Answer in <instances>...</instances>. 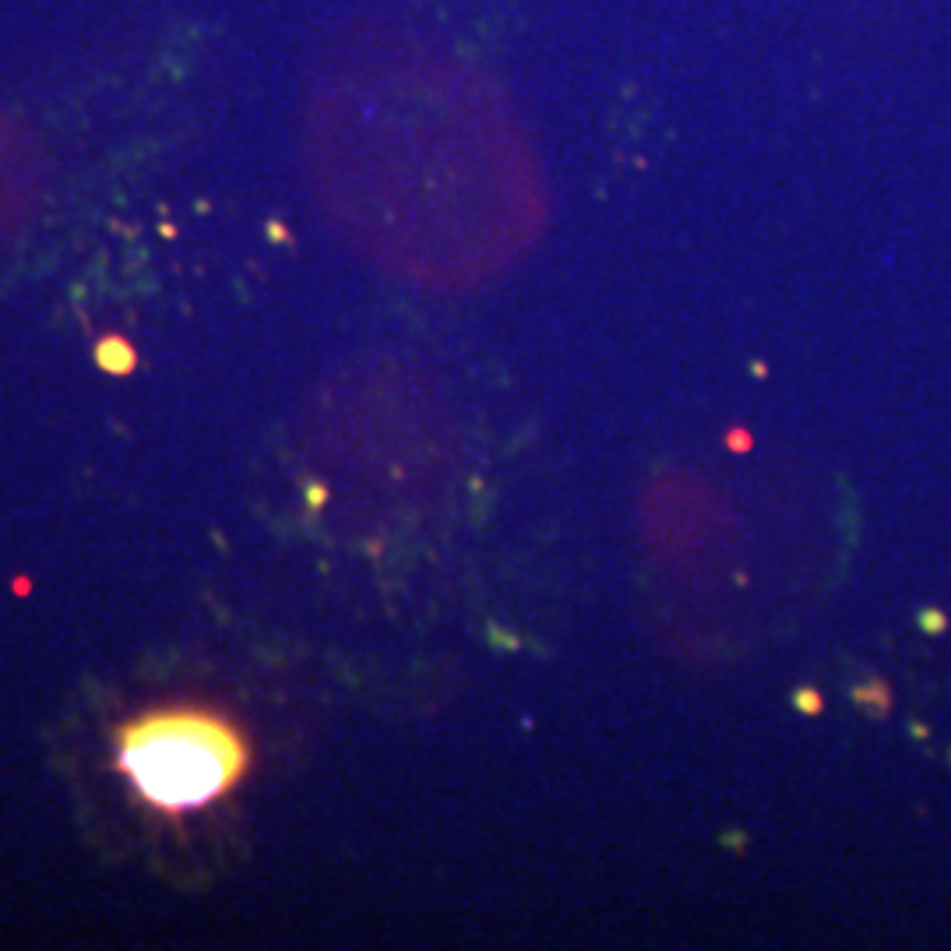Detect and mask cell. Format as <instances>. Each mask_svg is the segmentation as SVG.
Listing matches in <instances>:
<instances>
[{"mask_svg":"<svg viewBox=\"0 0 951 951\" xmlns=\"http://www.w3.org/2000/svg\"><path fill=\"white\" fill-rule=\"evenodd\" d=\"M117 768L163 814H187L226 797L250 768L247 737L205 709H159L117 733Z\"/></svg>","mask_w":951,"mask_h":951,"instance_id":"obj_1","label":"cell"},{"mask_svg":"<svg viewBox=\"0 0 951 951\" xmlns=\"http://www.w3.org/2000/svg\"><path fill=\"white\" fill-rule=\"evenodd\" d=\"M923 624H927V631H941V627H944V617H941V614H927V617H923Z\"/></svg>","mask_w":951,"mask_h":951,"instance_id":"obj_3","label":"cell"},{"mask_svg":"<svg viewBox=\"0 0 951 951\" xmlns=\"http://www.w3.org/2000/svg\"><path fill=\"white\" fill-rule=\"evenodd\" d=\"M99 364L110 374H123V370H131L134 353L128 343H120V338H106V343L99 346Z\"/></svg>","mask_w":951,"mask_h":951,"instance_id":"obj_2","label":"cell"}]
</instances>
